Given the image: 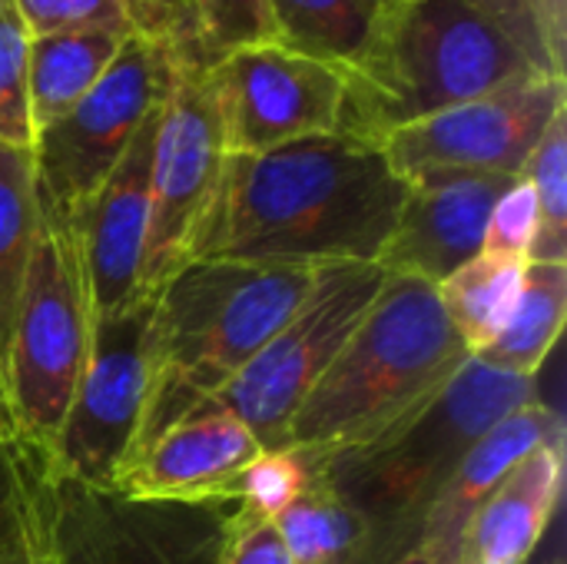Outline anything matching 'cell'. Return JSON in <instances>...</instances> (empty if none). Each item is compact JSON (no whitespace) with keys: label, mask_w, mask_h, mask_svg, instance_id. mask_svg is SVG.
Segmentation results:
<instances>
[{"label":"cell","mask_w":567,"mask_h":564,"mask_svg":"<svg viewBox=\"0 0 567 564\" xmlns=\"http://www.w3.org/2000/svg\"><path fill=\"white\" fill-rule=\"evenodd\" d=\"M402 199L405 180L382 150L346 133L226 156L189 263H379Z\"/></svg>","instance_id":"6da1fadb"},{"label":"cell","mask_w":567,"mask_h":564,"mask_svg":"<svg viewBox=\"0 0 567 564\" xmlns=\"http://www.w3.org/2000/svg\"><path fill=\"white\" fill-rule=\"evenodd\" d=\"M339 133L379 146L389 133L528 76H561L518 0H392L342 70Z\"/></svg>","instance_id":"7a4b0ae2"},{"label":"cell","mask_w":567,"mask_h":564,"mask_svg":"<svg viewBox=\"0 0 567 564\" xmlns=\"http://www.w3.org/2000/svg\"><path fill=\"white\" fill-rule=\"evenodd\" d=\"M316 273L309 266L193 259L169 276L153 306L133 455L179 419L206 409L296 312Z\"/></svg>","instance_id":"3957f363"},{"label":"cell","mask_w":567,"mask_h":564,"mask_svg":"<svg viewBox=\"0 0 567 564\" xmlns=\"http://www.w3.org/2000/svg\"><path fill=\"white\" fill-rule=\"evenodd\" d=\"M468 359L439 289L415 276H389L292 416L286 449L332 455L365 445L439 396Z\"/></svg>","instance_id":"277c9868"},{"label":"cell","mask_w":567,"mask_h":564,"mask_svg":"<svg viewBox=\"0 0 567 564\" xmlns=\"http://www.w3.org/2000/svg\"><path fill=\"white\" fill-rule=\"evenodd\" d=\"M538 399L535 379L468 359L439 396L365 445L306 462L352 505L372 532L379 562H402L419 548L429 505L465 452L508 412Z\"/></svg>","instance_id":"5b68a950"},{"label":"cell","mask_w":567,"mask_h":564,"mask_svg":"<svg viewBox=\"0 0 567 564\" xmlns=\"http://www.w3.org/2000/svg\"><path fill=\"white\" fill-rule=\"evenodd\" d=\"M90 339L93 302L76 236L66 223L40 216V236L3 356V392L17 439L43 462L47 472Z\"/></svg>","instance_id":"8992f818"},{"label":"cell","mask_w":567,"mask_h":564,"mask_svg":"<svg viewBox=\"0 0 567 564\" xmlns=\"http://www.w3.org/2000/svg\"><path fill=\"white\" fill-rule=\"evenodd\" d=\"M389 273L375 263L322 266L296 312L209 402L233 412L262 449H286L289 422L349 342Z\"/></svg>","instance_id":"52a82bcc"},{"label":"cell","mask_w":567,"mask_h":564,"mask_svg":"<svg viewBox=\"0 0 567 564\" xmlns=\"http://www.w3.org/2000/svg\"><path fill=\"white\" fill-rule=\"evenodd\" d=\"M169 50L150 33H130L103 80L56 123L33 136L40 216L70 223L116 170L143 120L169 90Z\"/></svg>","instance_id":"ba28073f"},{"label":"cell","mask_w":567,"mask_h":564,"mask_svg":"<svg viewBox=\"0 0 567 564\" xmlns=\"http://www.w3.org/2000/svg\"><path fill=\"white\" fill-rule=\"evenodd\" d=\"M169 63V90L153 143L143 293H159L189 263L229 156L209 70L186 66L173 53Z\"/></svg>","instance_id":"9c48e42d"},{"label":"cell","mask_w":567,"mask_h":564,"mask_svg":"<svg viewBox=\"0 0 567 564\" xmlns=\"http://www.w3.org/2000/svg\"><path fill=\"white\" fill-rule=\"evenodd\" d=\"M226 515L219 502H146L47 475L53 564H216Z\"/></svg>","instance_id":"30bf717a"},{"label":"cell","mask_w":567,"mask_h":564,"mask_svg":"<svg viewBox=\"0 0 567 564\" xmlns=\"http://www.w3.org/2000/svg\"><path fill=\"white\" fill-rule=\"evenodd\" d=\"M153 306L156 293H143L116 312L93 316L90 352L47 475H63L90 489H116L136 445Z\"/></svg>","instance_id":"8fae6325"},{"label":"cell","mask_w":567,"mask_h":564,"mask_svg":"<svg viewBox=\"0 0 567 564\" xmlns=\"http://www.w3.org/2000/svg\"><path fill=\"white\" fill-rule=\"evenodd\" d=\"M565 106L567 80L528 76L409 123L379 140V150L402 180L435 170L522 176L532 150Z\"/></svg>","instance_id":"7c38bea8"},{"label":"cell","mask_w":567,"mask_h":564,"mask_svg":"<svg viewBox=\"0 0 567 564\" xmlns=\"http://www.w3.org/2000/svg\"><path fill=\"white\" fill-rule=\"evenodd\" d=\"M229 156L339 133L346 76L339 66L279 43L236 50L209 70Z\"/></svg>","instance_id":"4fadbf2b"},{"label":"cell","mask_w":567,"mask_h":564,"mask_svg":"<svg viewBox=\"0 0 567 564\" xmlns=\"http://www.w3.org/2000/svg\"><path fill=\"white\" fill-rule=\"evenodd\" d=\"M518 176L435 170L405 180L395 229L379 256L389 276H415L439 286L485 246L492 206Z\"/></svg>","instance_id":"5bb4252c"},{"label":"cell","mask_w":567,"mask_h":564,"mask_svg":"<svg viewBox=\"0 0 567 564\" xmlns=\"http://www.w3.org/2000/svg\"><path fill=\"white\" fill-rule=\"evenodd\" d=\"M166 100V96H163ZM163 103L143 120L130 150L90 203L66 223L76 236L93 316L116 312L143 296V256L150 229V176L153 143Z\"/></svg>","instance_id":"9a60e30c"},{"label":"cell","mask_w":567,"mask_h":564,"mask_svg":"<svg viewBox=\"0 0 567 564\" xmlns=\"http://www.w3.org/2000/svg\"><path fill=\"white\" fill-rule=\"evenodd\" d=\"M262 452L259 439L226 409L206 406L143 445L113 492L146 502H223L243 465Z\"/></svg>","instance_id":"2e32d148"},{"label":"cell","mask_w":567,"mask_h":564,"mask_svg":"<svg viewBox=\"0 0 567 564\" xmlns=\"http://www.w3.org/2000/svg\"><path fill=\"white\" fill-rule=\"evenodd\" d=\"M565 439L561 416L545 402H528L495 422L455 465L422 522L419 552L429 564H458L472 515L488 492L538 445Z\"/></svg>","instance_id":"e0dca14e"},{"label":"cell","mask_w":567,"mask_h":564,"mask_svg":"<svg viewBox=\"0 0 567 564\" xmlns=\"http://www.w3.org/2000/svg\"><path fill=\"white\" fill-rule=\"evenodd\" d=\"M565 485V439L532 449L478 505L458 564H528L542 545Z\"/></svg>","instance_id":"ac0fdd59"},{"label":"cell","mask_w":567,"mask_h":564,"mask_svg":"<svg viewBox=\"0 0 567 564\" xmlns=\"http://www.w3.org/2000/svg\"><path fill=\"white\" fill-rule=\"evenodd\" d=\"M126 37L130 33L123 30H66L30 37L27 103L33 136L56 123L66 110H73L103 80Z\"/></svg>","instance_id":"d6986e66"},{"label":"cell","mask_w":567,"mask_h":564,"mask_svg":"<svg viewBox=\"0 0 567 564\" xmlns=\"http://www.w3.org/2000/svg\"><path fill=\"white\" fill-rule=\"evenodd\" d=\"M292 564H382L369 519L312 465L302 495L276 519Z\"/></svg>","instance_id":"ffe728a7"},{"label":"cell","mask_w":567,"mask_h":564,"mask_svg":"<svg viewBox=\"0 0 567 564\" xmlns=\"http://www.w3.org/2000/svg\"><path fill=\"white\" fill-rule=\"evenodd\" d=\"M567 316V263H528L518 302L498 332V339L475 359L522 376L538 379L555 342L561 339Z\"/></svg>","instance_id":"44dd1931"},{"label":"cell","mask_w":567,"mask_h":564,"mask_svg":"<svg viewBox=\"0 0 567 564\" xmlns=\"http://www.w3.org/2000/svg\"><path fill=\"white\" fill-rule=\"evenodd\" d=\"M272 20V43L349 70L379 17L385 0H266Z\"/></svg>","instance_id":"7402d4cb"},{"label":"cell","mask_w":567,"mask_h":564,"mask_svg":"<svg viewBox=\"0 0 567 564\" xmlns=\"http://www.w3.org/2000/svg\"><path fill=\"white\" fill-rule=\"evenodd\" d=\"M525 266V259L478 253L435 286L439 302L468 356H482L505 329L522 293Z\"/></svg>","instance_id":"603a6c76"},{"label":"cell","mask_w":567,"mask_h":564,"mask_svg":"<svg viewBox=\"0 0 567 564\" xmlns=\"http://www.w3.org/2000/svg\"><path fill=\"white\" fill-rule=\"evenodd\" d=\"M40 236V203L30 146L0 143V376L27 266Z\"/></svg>","instance_id":"cb8c5ba5"},{"label":"cell","mask_w":567,"mask_h":564,"mask_svg":"<svg viewBox=\"0 0 567 564\" xmlns=\"http://www.w3.org/2000/svg\"><path fill=\"white\" fill-rule=\"evenodd\" d=\"M176 30L166 43L173 60L213 70L246 47L272 43L266 0H173Z\"/></svg>","instance_id":"d4e9b609"},{"label":"cell","mask_w":567,"mask_h":564,"mask_svg":"<svg viewBox=\"0 0 567 564\" xmlns=\"http://www.w3.org/2000/svg\"><path fill=\"white\" fill-rule=\"evenodd\" d=\"M522 176L538 196V236L528 263H567V106L548 123Z\"/></svg>","instance_id":"484cf974"},{"label":"cell","mask_w":567,"mask_h":564,"mask_svg":"<svg viewBox=\"0 0 567 564\" xmlns=\"http://www.w3.org/2000/svg\"><path fill=\"white\" fill-rule=\"evenodd\" d=\"M47 535V469L0 425V548Z\"/></svg>","instance_id":"4316f807"},{"label":"cell","mask_w":567,"mask_h":564,"mask_svg":"<svg viewBox=\"0 0 567 564\" xmlns=\"http://www.w3.org/2000/svg\"><path fill=\"white\" fill-rule=\"evenodd\" d=\"M306 482H309V462L302 452L262 449L249 465L236 472L223 502H239L243 509L276 522L302 495Z\"/></svg>","instance_id":"83f0119b"},{"label":"cell","mask_w":567,"mask_h":564,"mask_svg":"<svg viewBox=\"0 0 567 564\" xmlns=\"http://www.w3.org/2000/svg\"><path fill=\"white\" fill-rule=\"evenodd\" d=\"M27 47L30 37L10 0L0 3V143L33 146L27 103Z\"/></svg>","instance_id":"f1b7e54d"},{"label":"cell","mask_w":567,"mask_h":564,"mask_svg":"<svg viewBox=\"0 0 567 564\" xmlns=\"http://www.w3.org/2000/svg\"><path fill=\"white\" fill-rule=\"evenodd\" d=\"M27 37L66 30H123L133 33V10L126 0H10Z\"/></svg>","instance_id":"f546056e"},{"label":"cell","mask_w":567,"mask_h":564,"mask_svg":"<svg viewBox=\"0 0 567 564\" xmlns=\"http://www.w3.org/2000/svg\"><path fill=\"white\" fill-rule=\"evenodd\" d=\"M535 236H538V196H535L532 183L525 176H518L492 206L482 253L528 263Z\"/></svg>","instance_id":"4dcf8cb0"},{"label":"cell","mask_w":567,"mask_h":564,"mask_svg":"<svg viewBox=\"0 0 567 564\" xmlns=\"http://www.w3.org/2000/svg\"><path fill=\"white\" fill-rule=\"evenodd\" d=\"M216 564H292L286 542L272 519H262L249 509L226 515V539Z\"/></svg>","instance_id":"1f68e13d"},{"label":"cell","mask_w":567,"mask_h":564,"mask_svg":"<svg viewBox=\"0 0 567 564\" xmlns=\"http://www.w3.org/2000/svg\"><path fill=\"white\" fill-rule=\"evenodd\" d=\"M532 20L538 23L542 37H545V47L555 60L558 70H565V47H567V0H518Z\"/></svg>","instance_id":"d6a6232c"},{"label":"cell","mask_w":567,"mask_h":564,"mask_svg":"<svg viewBox=\"0 0 567 564\" xmlns=\"http://www.w3.org/2000/svg\"><path fill=\"white\" fill-rule=\"evenodd\" d=\"M0 564H53L50 558V535H40L23 545L0 548Z\"/></svg>","instance_id":"836d02e7"},{"label":"cell","mask_w":567,"mask_h":564,"mask_svg":"<svg viewBox=\"0 0 567 564\" xmlns=\"http://www.w3.org/2000/svg\"><path fill=\"white\" fill-rule=\"evenodd\" d=\"M176 30V10H173V0H153V17H150V27L140 30V33H150L156 40H169Z\"/></svg>","instance_id":"e575fe53"},{"label":"cell","mask_w":567,"mask_h":564,"mask_svg":"<svg viewBox=\"0 0 567 564\" xmlns=\"http://www.w3.org/2000/svg\"><path fill=\"white\" fill-rule=\"evenodd\" d=\"M130 10H133V23L140 20V30L150 27V17H153V0H126Z\"/></svg>","instance_id":"d590c367"},{"label":"cell","mask_w":567,"mask_h":564,"mask_svg":"<svg viewBox=\"0 0 567 564\" xmlns=\"http://www.w3.org/2000/svg\"><path fill=\"white\" fill-rule=\"evenodd\" d=\"M0 425H7L13 432V422H10V409H7V392H3V376H0ZM17 435V432H13Z\"/></svg>","instance_id":"8d00e7d4"},{"label":"cell","mask_w":567,"mask_h":564,"mask_svg":"<svg viewBox=\"0 0 567 564\" xmlns=\"http://www.w3.org/2000/svg\"><path fill=\"white\" fill-rule=\"evenodd\" d=\"M395 564H429V562H425V555H422L419 548H412V552H409V555H405L402 562H395Z\"/></svg>","instance_id":"74e56055"},{"label":"cell","mask_w":567,"mask_h":564,"mask_svg":"<svg viewBox=\"0 0 567 564\" xmlns=\"http://www.w3.org/2000/svg\"><path fill=\"white\" fill-rule=\"evenodd\" d=\"M551 564H561V562H551Z\"/></svg>","instance_id":"f35d334b"},{"label":"cell","mask_w":567,"mask_h":564,"mask_svg":"<svg viewBox=\"0 0 567 564\" xmlns=\"http://www.w3.org/2000/svg\"><path fill=\"white\" fill-rule=\"evenodd\" d=\"M385 3H392V0H385Z\"/></svg>","instance_id":"ab89813d"},{"label":"cell","mask_w":567,"mask_h":564,"mask_svg":"<svg viewBox=\"0 0 567 564\" xmlns=\"http://www.w3.org/2000/svg\"><path fill=\"white\" fill-rule=\"evenodd\" d=\"M0 3H7V0H0Z\"/></svg>","instance_id":"60d3db41"}]
</instances>
